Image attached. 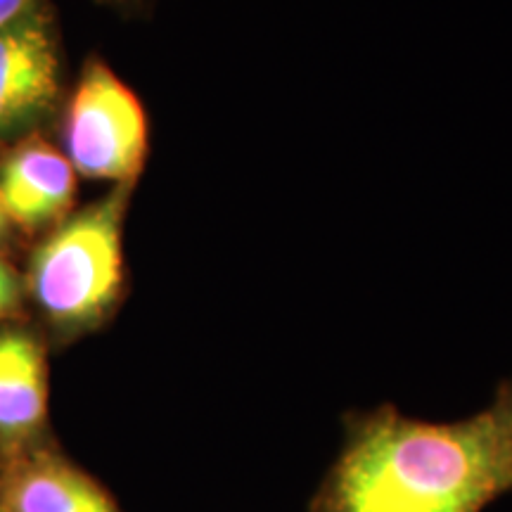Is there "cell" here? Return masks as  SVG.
Masks as SVG:
<instances>
[{
	"label": "cell",
	"mask_w": 512,
	"mask_h": 512,
	"mask_svg": "<svg viewBox=\"0 0 512 512\" xmlns=\"http://www.w3.org/2000/svg\"><path fill=\"white\" fill-rule=\"evenodd\" d=\"M309 512H482L512 494V377L479 413L418 420L392 403L342 418Z\"/></svg>",
	"instance_id": "cell-1"
},
{
	"label": "cell",
	"mask_w": 512,
	"mask_h": 512,
	"mask_svg": "<svg viewBox=\"0 0 512 512\" xmlns=\"http://www.w3.org/2000/svg\"><path fill=\"white\" fill-rule=\"evenodd\" d=\"M136 183L105 195L43 235L24 273L27 302L48 342L72 344L105 328L126 297L124 226Z\"/></svg>",
	"instance_id": "cell-2"
},
{
	"label": "cell",
	"mask_w": 512,
	"mask_h": 512,
	"mask_svg": "<svg viewBox=\"0 0 512 512\" xmlns=\"http://www.w3.org/2000/svg\"><path fill=\"white\" fill-rule=\"evenodd\" d=\"M60 126L62 152L76 174L138 183L150 152V121L136 91L102 57L91 55L83 64Z\"/></svg>",
	"instance_id": "cell-3"
},
{
	"label": "cell",
	"mask_w": 512,
	"mask_h": 512,
	"mask_svg": "<svg viewBox=\"0 0 512 512\" xmlns=\"http://www.w3.org/2000/svg\"><path fill=\"white\" fill-rule=\"evenodd\" d=\"M62 107V50L48 0L0 27V145L38 133Z\"/></svg>",
	"instance_id": "cell-4"
},
{
	"label": "cell",
	"mask_w": 512,
	"mask_h": 512,
	"mask_svg": "<svg viewBox=\"0 0 512 512\" xmlns=\"http://www.w3.org/2000/svg\"><path fill=\"white\" fill-rule=\"evenodd\" d=\"M0 512H124L53 434L0 458Z\"/></svg>",
	"instance_id": "cell-5"
},
{
	"label": "cell",
	"mask_w": 512,
	"mask_h": 512,
	"mask_svg": "<svg viewBox=\"0 0 512 512\" xmlns=\"http://www.w3.org/2000/svg\"><path fill=\"white\" fill-rule=\"evenodd\" d=\"M0 200L17 230L48 235L74 211V166L41 133L19 138L0 155Z\"/></svg>",
	"instance_id": "cell-6"
},
{
	"label": "cell",
	"mask_w": 512,
	"mask_h": 512,
	"mask_svg": "<svg viewBox=\"0 0 512 512\" xmlns=\"http://www.w3.org/2000/svg\"><path fill=\"white\" fill-rule=\"evenodd\" d=\"M48 337L34 325H0V458L48 437Z\"/></svg>",
	"instance_id": "cell-7"
},
{
	"label": "cell",
	"mask_w": 512,
	"mask_h": 512,
	"mask_svg": "<svg viewBox=\"0 0 512 512\" xmlns=\"http://www.w3.org/2000/svg\"><path fill=\"white\" fill-rule=\"evenodd\" d=\"M27 309L24 275L0 254V325L17 323Z\"/></svg>",
	"instance_id": "cell-8"
},
{
	"label": "cell",
	"mask_w": 512,
	"mask_h": 512,
	"mask_svg": "<svg viewBox=\"0 0 512 512\" xmlns=\"http://www.w3.org/2000/svg\"><path fill=\"white\" fill-rule=\"evenodd\" d=\"M43 0H0V27H8Z\"/></svg>",
	"instance_id": "cell-9"
},
{
	"label": "cell",
	"mask_w": 512,
	"mask_h": 512,
	"mask_svg": "<svg viewBox=\"0 0 512 512\" xmlns=\"http://www.w3.org/2000/svg\"><path fill=\"white\" fill-rule=\"evenodd\" d=\"M100 3L110 5V8L126 12V15H138L147 8V0H100Z\"/></svg>",
	"instance_id": "cell-10"
},
{
	"label": "cell",
	"mask_w": 512,
	"mask_h": 512,
	"mask_svg": "<svg viewBox=\"0 0 512 512\" xmlns=\"http://www.w3.org/2000/svg\"><path fill=\"white\" fill-rule=\"evenodd\" d=\"M12 230H15V226H12L8 211H5L3 207V200H0V247H5L12 238Z\"/></svg>",
	"instance_id": "cell-11"
}]
</instances>
